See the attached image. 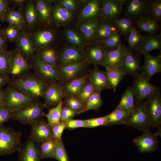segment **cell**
<instances>
[{"label":"cell","mask_w":161,"mask_h":161,"mask_svg":"<svg viewBox=\"0 0 161 161\" xmlns=\"http://www.w3.org/2000/svg\"><path fill=\"white\" fill-rule=\"evenodd\" d=\"M36 52L48 46L58 45L61 40V28L52 24L38 25L34 29L27 31Z\"/></svg>","instance_id":"6da1fadb"},{"label":"cell","mask_w":161,"mask_h":161,"mask_svg":"<svg viewBox=\"0 0 161 161\" xmlns=\"http://www.w3.org/2000/svg\"><path fill=\"white\" fill-rule=\"evenodd\" d=\"M8 83L29 95L38 99L42 98L48 85L30 72L19 77L10 78Z\"/></svg>","instance_id":"7a4b0ae2"},{"label":"cell","mask_w":161,"mask_h":161,"mask_svg":"<svg viewBox=\"0 0 161 161\" xmlns=\"http://www.w3.org/2000/svg\"><path fill=\"white\" fill-rule=\"evenodd\" d=\"M3 107L14 113L39 101L9 84L4 90Z\"/></svg>","instance_id":"3957f363"},{"label":"cell","mask_w":161,"mask_h":161,"mask_svg":"<svg viewBox=\"0 0 161 161\" xmlns=\"http://www.w3.org/2000/svg\"><path fill=\"white\" fill-rule=\"evenodd\" d=\"M21 134L3 125L0 126V156L11 155L19 152L22 145Z\"/></svg>","instance_id":"277c9868"},{"label":"cell","mask_w":161,"mask_h":161,"mask_svg":"<svg viewBox=\"0 0 161 161\" xmlns=\"http://www.w3.org/2000/svg\"><path fill=\"white\" fill-rule=\"evenodd\" d=\"M44 104L38 101L13 113L11 119L24 125L32 126L42 118Z\"/></svg>","instance_id":"5b68a950"},{"label":"cell","mask_w":161,"mask_h":161,"mask_svg":"<svg viewBox=\"0 0 161 161\" xmlns=\"http://www.w3.org/2000/svg\"><path fill=\"white\" fill-rule=\"evenodd\" d=\"M123 125L143 131L150 129L151 127L147 115L146 101L135 104Z\"/></svg>","instance_id":"8992f818"},{"label":"cell","mask_w":161,"mask_h":161,"mask_svg":"<svg viewBox=\"0 0 161 161\" xmlns=\"http://www.w3.org/2000/svg\"><path fill=\"white\" fill-rule=\"evenodd\" d=\"M131 87L135 104L144 101L157 92L160 91L159 87L154 86L140 73L133 77Z\"/></svg>","instance_id":"52a82bcc"},{"label":"cell","mask_w":161,"mask_h":161,"mask_svg":"<svg viewBox=\"0 0 161 161\" xmlns=\"http://www.w3.org/2000/svg\"><path fill=\"white\" fill-rule=\"evenodd\" d=\"M29 62L33 73L44 82L49 84L58 81V67L41 61L35 54L30 60Z\"/></svg>","instance_id":"ba28073f"},{"label":"cell","mask_w":161,"mask_h":161,"mask_svg":"<svg viewBox=\"0 0 161 161\" xmlns=\"http://www.w3.org/2000/svg\"><path fill=\"white\" fill-rule=\"evenodd\" d=\"M89 65L84 60L58 68V82L62 85L73 80L87 74L90 69Z\"/></svg>","instance_id":"9c48e42d"},{"label":"cell","mask_w":161,"mask_h":161,"mask_svg":"<svg viewBox=\"0 0 161 161\" xmlns=\"http://www.w3.org/2000/svg\"><path fill=\"white\" fill-rule=\"evenodd\" d=\"M76 25H72L61 29L60 43L84 49L87 43L78 30Z\"/></svg>","instance_id":"30bf717a"},{"label":"cell","mask_w":161,"mask_h":161,"mask_svg":"<svg viewBox=\"0 0 161 161\" xmlns=\"http://www.w3.org/2000/svg\"><path fill=\"white\" fill-rule=\"evenodd\" d=\"M11 60L7 75L11 78L21 77L30 72L29 61L26 60L17 50H11Z\"/></svg>","instance_id":"8fae6325"},{"label":"cell","mask_w":161,"mask_h":161,"mask_svg":"<svg viewBox=\"0 0 161 161\" xmlns=\"http://www.w3.org/2000/svg\"><path fill=\"white\" fill-rule=\"evenodd\" d=\"M152 0H130L126 2L124 16L133 21L147 16Z\"/></svg>","instance_id":"7c38bea8"},{"label":"cell","mask_w":161,"mask_h":161,"mask_svg":"<svg viewBox=\"0 0 161 161\" xmlns=\"http://www.w3.org/2000/svg\"><path fill=\"white\" fill-rule=\"evenodd\" d=\"M60 52L57 67L85 60L84 49L59 43Z\"/></svg>","instance_id":"4fadbf2b"},{"label":"cell","mask_w":161,"mask_h":161,"mask_svg":"<svg viewBox=\"0 0 161 161\" xmlns=\"http://www.w3.org/2000/svg\"><path fill=\"white\" fill-rule=\"evenodd\" d=\"M53 24L59 28L77 24L78 22V15L58 5L55 2L52 12Z\"/></svg>","instance_id":"5bb4252c"},{"label":"cell","mask_w":161,"mask_h":161,"mask_svg":"<svg viewBox=\"0 0 161 161\" xmlns=\"http://www.w3.org/2000/svg\"><path fill=\"white\" fill-rule=\"evenodd\" d=\"M148 117L151 127H159L161 125V95L160 91L146 100Z\"/></svg>","instance_id":"9a60e30c"},{"label":"cell","mask_w":161,"mask_h":161,"mask_svg":"<svg viewBox=\"0 0 161 161\" xmlns=\"http://www.w3.org/2000/svg\"><path fill=\"white\" fill-rule=\"evenodd\" d=\"M105 53V50L101 41L95 39L88 43L84 49L85 59L89 64L101 65Z\"/></svg>","instance_id":"2e32d148"},{"label":"cell","mask_w":161,"mask_h":161,"mask_svg":"<svg viewBox=\"0 0 161 161\" xmlns=\"http://www.w3.org/2000/svg\"><path fill=\"white\" fill-rule=\"evenodd\" d=\"M126 0H102L100 19L112 21L121 17Z\"/></svg>","instance_id":"e0dca14e"},{"label":"cell","mask_w":161,"mask_h":161,"mask_svg":"<svg viewBox=\"0 0 161 161\" xmlns=\"http://www.w3.org/2000/svg\"><path fill=\"white\" fill-rule=\"evenodd\" d=\"M66 96L62 85L58 81L48 84L43 95L46 107L53 108L58 105Z\"/></svg>","instance_id":"ac0fdd59"},{"label":"cell","mask_w":161,"mask_h":161,"mask_svg":"<svg viewBox=\"0 0 161 161\" xmlns=\"http://www.w3.org/2000/svg\"><path fill=\"white\" fill-rule=\"evenodd\" d=\"M159 142L157 136L152 133L150 129L143 131L141 135L133 140V143L140 153H150L155 151L158 148Z\"/></svg>","instance_id":"d6986e66"},{"label":"cell","mask_w":161,"mask_h":161,"mask_svg":"<svg viewBox=\"0 0 161 161\" xmlns=\"http://www.w3.org/2000/svg\"><path fill=\"white\" fill-rule=\"evenodd\" d=\"M140 56L137 52H134L128 48L120 66L126 75H131L134 77L140 73L142 66Z\"/></svg>","instance_id":"ffe728a7"},{"label":"cell","mask_w":161,"mask_h":161,"mask_svg":"<svg viewBox=\"0 0 161 161\" xmlns=\"http://www.w3.org/2000/svg\"><path fill=\"white\" fill-rule=\"evenodd\" d=\"M31 126L30 137L38 144L54 137L52 128L43 118Z\"/></svg>","instance_id":"44dd1931"},{"label":"cell","mask_w":161,"mask_h":161,"mask_svg":"<svg viewBox=\"0 0 161 161\" xmlns=\"http://www.w3.org/2000/svg\"><path fill=\"white\" fill-rule=\"evenodd\" d=\"M39 144L29 137L18 152V161H40L41 159Z\"/></svg>","instance_id":"7402d4cb"},{"label":"cell","mask_w":161,"mask_h":161,"mask_svg":"<svg viewBox=\"0 0 161 161\" xmlns=\"http://www.w3.org/2000/svg\"><path fill=\"white\" fill-rule=\"evenodd\" d=\"M37 11L39 24L47 26L53 24L52 12L55 0H34Z\"/></svg>","instance_id":"603a6c76"},{"label":"cell","mask_w":161,"mask_h":161,"mask_svg":"<svg viewBox=\"0 0 161 161\" xmlns=\"http://www.w3.org/2000/svg\"><path fill=\"white\" fill-rule=\"evenodd\" d=\"M102 0H89L78 16V22L100 18Z\"/></svg>","instance_id":"cb8c5ba5"},{"label":"cell","mask_w":161,"mask_h":161,"mask_svg":"<svg viewBox=\"0 0 161 161\" xmlns=\"http://www.w3.org/2000/svg\"><path fill=\"white\" fill-rule=\"evenodd\" d=\"M144 56V62L140 73L149 81L154 75L161 72V55L148 54Z\"/></svg>","instance_id":"d4e9b609"},{"label":"cell","mask_w":161,"mask_h":161,"mask_svg":"<svg viewBox=\"0 0 161 161\" xmlns=\"http://www.w3.org/2000/svg\"><path fill=\"white\" fill-rule=\"evenodd\" d=\"M127 49L128 47L122 44L116 49L111 51L105 50L104 61L101 66L105 68L120 66Z\"/></svg>","instance_id":"484cf974"},{"label":"cell","mask_w":161,"mask_h":161,"mask_svg":"<svg viewBox=\"0 0 161 161\" xmlns=\"http://www.w3.org/2000/svg\"><path fill=\"white\" fill-rule=\"evenodd\" d=\"M88 76L89 80L97 91L112 89L105 71L100 70L97 66L90 69Z\"/></svg>","instance_id":"4316f807"},{"label":"cell","mask_w":161,"mask_h":161,"mask_svg":"<svg viewBox=\"0 0 161 161\" xmlns=\"http://www.w3.org/2000/svg\"><path fill=\"white\" fill-rule=\"evenodd\" d=\"M15 49L27 60H30L35 54V51L27 31H24L15 43Z\"/></svg>","instance_id":"83f0119b"},{"label":"cell","mask_w":161,"mask_h":161,"mask_svg":"<svg viewBox=\"0 0 161 161\" xmlns=\"http://www.w3.org/2000/svg\"><path fill=\"white\" fill-rule=\"evenodd\" d=\"M22 10L27 31L34 29L39 24L38 15L34 0H27Z\"/></svg>","instance_id":"f1b7e54d"},{"label":"cell","mask_w":161,"mask_h":161,"mask_svg":"<svg viewBox=\"0 0 161 161\" xmlns=\"http://www.w3.org/2000/svg\"><path fill=\"white\" fill-rule=\"evenodd\" d=\"M59 52L58 45L51 46L40 49L36 52L35 55L41 61L57 67Z\"/></svg>","instance_id":"f546056e"},{"label":"cell","mask_w":161,"mask_h":161,"mask_svg":"<svg viewBox=\"0 0 161 161\" xmlns=\"http://www.w3.org/2000/svg\"><path fill=\"white\" fill-rule=\"evenodd\" d=\"M161 50V34L146 36L137 52L141 56L149 54L152 51Z\"/></svg>","instance_id":"4dcf8cb0"},{"label":"cell","mask_w":161,"mask_h":161,"mask_svg":"<svg viewBox=\"0 0 161 161\" xmlns=\"http://www.w3.org/2000/svg\"><path fill=\"white\" fill-rule=\"evenodd\" d=\"M100 20V18L88 20L79 22L76 25L87 43L95 40L96 30Z\"/></svg>","instance_id":"1f68e13d"},{"label":"cell","mask_w":161,"mask_h":161,"mask_svg":"<svg viewBox=\"0 0 161 161\" xmlns=\"http://www.w3.org/2000/svg\"><path fill=\"white\" fill-rule=\"evenodd\" d=\"M137 29L140 32H145L149 35L157 34L160 28V22L147 16L135 21Z\"/></svg>","instance_id":"d6a6232c"},{"label":"cell","mask_w":161,"mask_h":161,"mask_svg":"<svg viewBox=\"0 0 161 161\" xmlns=\"http://www.w3.org/2000/svg\"><path fill=\"white\" fill-rule=\"evenodd\" d=\"M88 73L62 85L66 96L76 97L88 81Z\"/></svg>","instance_id":"836d02e7"},{"label":"cell","mask_w":161,"mask_h":161,"mask_svg":"<svg viewBox=\"0 0 161 161\" xmlns=\"http://www.w3.org/2000/svg\"><path fill=\"white\" fill-rule=\"evenodd\" d=\"M4 22L16 26L24 31L27 30L22 9L16 10L10 7L5 15Z\"/></svg>","instance_id":"e575fe53"},{"label":"cell","mask_w":161,"mask_h":161,"mask_svg":"<svg viewBox=\"0 0 161 161\" xmlns=\"http://www.w3.org/2000/svg\"><path fill=\"white\" fill-rule=\"evenodd\" d=\"M117 32L112 21L101 20L96 30L95 39L104 40Z\"/></svg>","instance_id":"d590c367"},{"label":"cell","mask_w":161,"mask_h":161,"mask_svg":"<svg viewBox=\"0 0 161 161\" xmlns=\"http://www.w3.org/2000/svg\"><path fill=\"white\" fill-rule=\"evenodd\" d=\"M105 68V72L109 83L113 91L115 92L119 84L124 78L126 75L120 66Z\"/></svg>","instance_id":"8d00e7d4"},{"label":"cell","mask_w":161,"mask_h":161,"mask_svg":"<svg viewBox=\"0 0 161 161\" xmlns=\"http://www.w3.org/2000/svg\"><path fill=\"white\" fill-rule=\"evenodd\" d=\"M112 22L120 35L126 39L134 26L133 21L129 18L123 16L117 18Z\"/></svg>","instance_id":"74e56055"},{"label":"cell","mask_w":161,"mask_h":161,"mask_svg":"<svg viewBox=\"0 0 161 161\" xmlns=\"http://www.w3.org/2000/svg\"><path fill=\"white\" fill-rule=\"evenodd\" d=\"M89 0H55L59 5L78 15Z\"/></svg>","instance_id":"f35d334b"},{"label":"cell","mask_w":161,"mask_h":161,"mask_svg":"<svg viewBox=\"0 0 161 161\" xmlns=\"http://www.w3.org/2000/svg\"><path fill=\"white\" fill-rule=\"evenodd\" d=\"M129 114L126 110L116 108L112 112L107 115V121L104 126L123 124Z\"/></svg>","instance_id":"ab89813d"},{"label":"cell","mask_w":161,"mask_h":161,"mask_svg":"<svg viewBox=\"0 0 161 161\" xmlns=\"http://www.w3.org/2000/svg\"><path fill=\"white\" fill-rule=\"evenodd\" d=\"M135 103L131 87L127 88L122 95L120 102L117 108H122L129 113L134 108Z\"/></svg>","instance_id":"60d3db41"},{"label":"cell","mask_w":161,"mask_h":161,"mask_svg":"<svg viewBox=\"0 0 161 161\" xmlns=\"http://www.w3.org/2000/svg\"><path fill=\"white\" fill-rule=\"evenodd\" d=\"M146 36L141 34L134 25L126 39L129 45L128 49L131 51L137 52L141 42Z\"/></svg>","instance_id":"b9f144b4"},{"label":"cell","mask_w":161,"mask_h":161,"mask_svg":"<svg viewBox=\"0 0 161 161\" xmlns=\"http://www.w3.org/2000/svg\"><path fill=\"white\" fill-rule=\"evenodd\" d=\"M63 106V101L55 107L49 109L47 114L44 113L43 116L46 117L47 123L52 128L61 122V113Z\"/></svg>","instance_id":"7bdbcfd3"},{"label":"cell","mask_w":161,"mask_h":161,"mask_svg":"<svg viewBox=\"0 0 161 161\" xmlns=\"http://www.w3.org/2000/svg\"><path fill=\"white\" fill-rule=\"evenodd\" d=\"M57 140L54 137L39 144L41 160L54 158V152Z\"/></svg>","instance_id":"ee69618b"},{"label":"cell","mask_w":161,"mask_h":161,"mask_svg":"<svg viewBox=\"0 0 161 161\" xmlns=\"http://www.w3.org/2000/svg\"><path fill=\"white\" fill-rule=\"evenodd\" d=\"M3 33L6 42L16 43L24 31L19 27L14 25L8 24L2 29Z\"/></svg>","instance_id":"f6af8a7d"},{"label":"cell","mask_w":161,"mask_h":161,"mask_svg":"<svg viewBox=\"0 0 161 161\" xmlns=\"http://www.w3.org/2000/svg\"><path fill=\"white\" fill-rule=\"evenodd\" d=\"M120 35L119 32H117L111 35L106 39L101 41L106 51L113 50L117 49L121 46L122 43Z\"/></svg>","instance_id":"bcb514c9"},{"label":"cell","mask_w":161,"mask_h":161,"mask_svg":"<svg viewBox=\"0 0 161 161\" xmlns=\"http://www.w3.org/2000/svg\"><path fill=\"white\" fill-rule=\"evenodd\" d=\"M100 92H95L90 97L85 104L84 112L90 110L97 111L100 109L103 103Z\"/></svg>","instance_id":"7dc6e473"},{"label":"cell","mask_w":161,"mask_h":161,"mask_svg":"<svg viewBox=\"0 0 161 161\" xmlns=\"http://www.w3.org/2000/svg\"><path fill=\"white\" fill-rule=\"evenodd\" d=\"M63 101V105L68 106L78 112L79 114L84 112L85 104L76 97L66 96Z\"/></svg>","instance_id":"c3c4849f"},{"label":"cell","mask_w":161,"mask_h":161,"mask_svg":"<svg viewBox=\"0 0 161 161\" xmlns=\"http://www.w3.org/2000/svg\"><path fill=\"white\" fill-rule=\"evenodd\" d=\"M98 92L88 80L84 87L78 94L76 97L85 104L90 97L95 93Z\"/></svg>","instance_id":"681fc988"},{"label":"cell","mask_w":161,"mask_h":161,"mask_svg":"<svg viewBox=\"0 0 161 161\" xmlns=\"http://www.w3.org/2000/svg\"><path fill=\"white\" fill-rule=\"evenodd\" d=\"M11 56V50L0 52V74L7 75Z\"/></svg>","instance_id":"f907efd6"},{"label":"cell","mask_w":161,"mask_h":161,"mask_svg":"<svg viewBox=\"0 0 161 161\" xmlns=\"http://www.w3.org/2000/svg\"><path fill=\"white\" fill-rule=\"evenodd\" d=\"M54 156V158L58 161H70L62 140H57Z\"/></svg>","instance_id":"816d5d0a"},{"label":"cell","mask_w":161,"mask_h":161,"mask_svg":"<svg viewBox=\"0 0 161 161\" xmlns=\"http://www.w3.org/2000/svg\"><path fill=\"white\" fill-rule=\"evenodd\" d=\"M147 16L160 22L161 19V0H152Z\"/></svg>","instance_id":"f5cc1de1"},{"label":"cell","mask_w":161,"mask_h":161,"mask_svg":"<svg viewBox=\"0 0 161 161\" xmlns=\"http://www.w3.org/2000/svg\"><path fill=\"white\" fill-rule=\"evenodd\" d=\"M79 114L77 111L63 105L61 113V122H66L74 116Z\"/></svg>","instance_id":"db71d44e"},{"label":"cell","mask_w":161,"mask_h":161,"mask_svg":"<svg viewBox=\"0 0 161 161\" xmlns=\"http://www.w3.org/2000/svg\"><path fill=\"white\" fill-rule=\"evenodd\" d=\"M66 128L69 129H74L80 127L88 128V123L87 120L70 119L66 122Z\"/></svg>","instance_id":"11a10c76"},{"label":"cell","mask_w":161,"mask_h":161,"mask_svg":"<svg viewBox=\"0 0 161 161\" xmlns=\"http://www.w3.org/2000/svg\"><path fill=\"white\" fill-rule=\"evenodd\" d=\"M87 120L88 123V128H92L100 126H104L107 121V117L106 115L101 117Z\"/></svg>","instance_id":"9f6ffc18"},{"label":"cell","mask_w":161,"mask_h":161,"mask_svg":"<svg viewBox=\"0 0 161 161\" xmlns=\"http://www.w3.org/2000/svg\"><path fill=\"white\" fill-rule=\"evenodd\" d=\"M66 122H61L52 127L53 137L57 140H62V135L64 129L66 128Z\"/></svg>","instance_id":"6f0895ef"},{"label":"cell","mask_w":161,"mask_h":161,"mask_svg":"<svg viewBox=\"0 0 161 161\" xmlns=\"http://www.w3.org/2000/svg\"><path fill=\"white\" fill-rule=\"evenodd\" d=\"M12 113L3 106L0 107V126L11 118Z\"/></svg>","instance_id":"680465c9"},{"label":"cell","mask_w":161,"mask_h":161,"mask_svg":"<svg viewBox=\"0 0 161 161\" xmlns=\"http://www.w3.org/2000/svg\"><path fill=\"white\" fill-rule=\"evenodd\" d=\"M9 0H0V21L4 22L5 15L10 7Z\"/></svg>","instance_id":"91938a15"},{"label":"cell","mask_w":161,"mask_h":161,"mask_svg":"<svg viewBox=\"0 0 161 161\" xmlns=\"http://www.w3.org/2000/svg\"><path fill=\"white\" fill-rule=\"evenodd\" d=\"M27 0H9L10 4L12 5V7L14 9L17 8L18 10L22 9L23 6Z\"/></svg>","instance_id":"94428289"},{"label":"cell","mask_w":161,"mask_h":161,"mask_svg":"<svg viewBox=\"0 0 161 161\" xmlns=\"http://www.w3.org/2000/svg\"><path fill=\"white\" fill-rule=\"evenodd\" d=\"M6 42L3 33L2 28H0V52L7 50Z\"/></svg>","instance_id":"6125c7cd"},{"label":"cell","mask_w":161,"mask_h":161,"mask_svg":"<svg viewBox=\"0 0 161 161\" xmlns=\"http://www.w3.org/2000/svg\"><path fill=\"white\" fill-rule=\"evenodd\" d=\"M10 79L8 75L0 74V89L6 84L8 83Z\"/></svg>","instance_id":"be15d7a7"},{"label":"cell","mask_w":161,"mask_h":161,"mask_svg":"<svg viewBox=\"0 0 161 161\" xmlns=\"http://www.w3.org/2000/svg\"><path fill=\"white\" fill-rule=\"evenodd\" d=\"M4 96V90L0 89V107L3 106Z\"/></svg>","instance_id":"e7e4bbea"},{"label":"cell","mask_w":161,"mask_h":161,"mask_svg":"<svg viewBox=\"0 0 161 161\" xmlns=\"http://www.w3.org/2000/svg\"><path fill=\"white\" fill-rule=\"evenodd\" d=\"M0 26H1V24H0Z\"/></svg>","instance_id":"03108f58"}]
</instances>
